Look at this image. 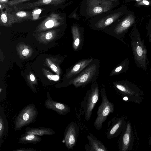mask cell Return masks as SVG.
<instances>
[{"label":"cell","mask_w":151,"mask_h":151,"mask_svg":"<svg viewBox=\"0 0 151 151\" xmlns=\"http://www.w3.org/2000/svg\"><path fill=\"white\" fill-rule=\"evenodd\" d=\"M52 34L51 32H47L45 35V38L46 39L49 40L52 37Z\"/></svg>","instance_id":"f546056e"},{"label":"cell","mask_w":151,"mask_h":151,"mask_svg":"<svg viewBox=\"0 0 151 151\" xmlns=\"http://www.w3.org/2000/svg\"><path fill=\"white\" fill-rule=\"evenodd\" d=\"M100 94L101 102L98 108L97 117L93 124L95 129L98 131L102 128L103 123L106 120L108 116L113 113L114 110L113 104L109 100L106 96L104 84L102 85Z\"/></svg>","instance_id":"277c9868"},{"label":"cell","mask_w":151,"mask_h":151,"mask_svg":"<svg viewBox=\"0 0 151 151\" xmlns=\"http://www.w3.org/2000/svg\"><path fill=\"white\" fill-rule=\"evenodd\" d=\"M88 142L85 146L86 151H107L106 148L99 140L92 134H88L87 136Z\"/></svg>","instance_id":"8fae6325"},{"label":"cell","mask_w":151,"mask_h":151,"mask_svg":"<svg viewBox=\"0 0 151 151\" xmlns=\"http://www.w3.org/2000/svg\"><path fill=\"white\" fill-rule=\"evenodd\" d=\"M51 69L55 72H57L58 70V68L57 67L53 64H52L50 66Z\"/></svg>","instance_id":"1f68e13d"},{"label":"cell","mask_w":151,"mask_h":151,"mask_svg":"<svg viewBox=\"0 0 151 151\" xmlns=\"http://www.w3.org/2000/svg\"><path fill=\"white\" fill-rule=\"evenodd\" d=\"M65 0H38L34 2L19 4L15 7L18 10L29 9L43 5H58Z\"/></svg>","instance_id":"9c48e42d"},{"label":"cell","mask_w":151,"mask_h":151,"mask_svg":"<svg viewBox=\"0 0 151 151\" xmlns=\"http://www.w3.org/2000/svg\"><path fill=\"white\" fill-rule=\"evenodd\" d=\"M129 58H127L113 69L109 76H111L126 72L129 68Z\"/></svg>","instance_id":"d6986e66"},{"label":"cell","mask_w":151,"mask_h":151,"mask_svg":"<svg viewBox=\"0 0 151 151\" xmlns=\"http://www.w3.org/2000/svg\"><path fill=\"white\" fill-rule=\"evenodd\" d=\"M99 85L95 82L92 83L90 88L87 91L83 100L80 104L79 113L84 116L86 121L90 120L92 111L99 100Z\"/></svg>","instance_id":"3957f363"},{"label":"cell","mask_w":151,"mask_h":151,"mask_svg":"<svg viewBox=\"0 0 151 151\" xmlns=\"http://www.w3.org/2000/svg\"><path fill=\"white\" fill-rule=\"evenodd\" d=\"M79 132L77 124L70 122L66 127L64 135V141L68 150H73L76 143Z\"/></svg>","instance_id":"52a82bcc"},{"label":"cell","mask_w":151,"mask_h":151,"mask_svg":"<svg viewBox=\"0 0 151 151\" xmlns=\"http://www.w3.org/2000/svg\"><path fill=\"white\" fill-rule=\"evenodd\" d=\"M8 5L6 3H1L0 4V9L1 11H2L4 8H5V11L10 12L12 10L11 8L9 7Z\"/></svg>","instance_id":"484cf974"},{"label":"cell","mask_w":151,"mask_h":151,"mask_svg":"<svg viewBox=\"0 0 151 151\" xmlns=\"http://www.w3.org/2000/svg\"><path fill=\"white\" fill-rule=\"evenodd\" d=\"M92 58L82 60L76 63L72 67L67 74V77L72 79L80 73L93 61Z\"/></svg>","instance_id":"7c38bea8"},{"label":"cell","mask_w":151,"mask_h":151,"mask_svg":"<svg viewBox=\"0 0 151 151\" xmlns=\"http://www.w3.org/2000/svg\"><path fill=\"white\" fill-rule=\"evenodd\" d=\"M30 0H10L6 3L9 6H15L19 4Z\"/></svg>","instance_id":"603a6c76"},{"label":"cell","mask_w":151,"mask_h":151,"mask_svg":"<svg viewBox=\"0 0 151 151\" xmlns=\"http://www.w3.org/2000/svg\"><path fill=\"white\" fill-rule=\"evenodd\" d=\"M0 21L1 24L6 26H10L14 23L13 15L7 11H1Z\"/></svg>","instance_id":"44dd1931"},{"label":"cell","mask_w":151,"mask_h":151,"mask_svg":"<svg viewBox=\"0 0 151 151\" xmlns=\"http://www.w3.org/2000/svg\"><path fill=\"white\" fill-rule=\"evenodd\" d=\"M29 53V50L27 48L24 49L22 52V53L24 56H27Z\"/></svg>","instance_id":"4dcf8cb0"},{"label":"cell","mask_w":151,"mask_h":151,"mask_svg":"<svg viewBox=\"0 0 151 151\" xmlns=\"http://www.w3.org/2000/svg\"><path fill=\"white\" fill-rule=\"evenodd\" d=\"M73 42V46L74 50H77L81 48L83 42V38L79 30L76 26H73L72 29Z\"/></svg>","instance_id":"e0dca14e"},{"label":"cell","mask_w":151,"mask_h":151,"mask_svg":"<svg viewBox=\"0 0 151 151\" xmlns=\"http://www.w3.org/2000/svg\"><path fill=\"white\" fill-rule=\"evenodd\" d=\"M42 140L40 136L25 133L21 135L19 141L21 144H35L41 142Z\"/></svg>","instance_id":"ac0fdd59"},{"label":"cell","mask_w":151,"mask_h":151,"mask_svg":"<svg viewBox=\"0 0 151 151\" xmlns=\"http://www.w3.org/2000/svg\"><path fill=\"white\" fill-rule=\"evenodd\" d=\"M99 60L98 59L94 60L78 76L70 79L68 85L72 84L77 88L83 87L89 83L96 82L99 72Z\"/></svg>","instance_id":"7a4b0ae2"},{"label":"cell","mask_w":151,"mask_h":151,"mask_svg":"<svg viewBox=\"0 0 151 151\" xmlns=\"http://www.w3.org/2000/svg\"><path fill=\"white\" fill-rule=\"evenodd\" d=\"M136 22V16L134 12L128 11L116 26L114 29L115 34L124 42L123 40L125 39L126 34Z\"/></svg>","instance_id":"8992f818"},{"label":"cell","mask_w":151,"mask_h":151,"mask_svg":"<svg viewBox=\"0 0 151 151\" xmlns=\"http://www.w3.org/2000/svg\"><path fill=\"white\" fill-rule=\"evenodd\" d=\"M8 0H0V2L3 3H7L8 1Z\"/></svg>","instance_id":"836d02e7"},{"label":"cell","mask_w":151,"mask_h":151,"mask_svg":"<svg viewBox=\"0 0 151 151\" xmlns=\"http://www.w3.org/2000/svg\"><path fill=\"white\" fill-rule=\"evenodd\" d=\"M25 133L42 136L44 135L54 134L55 132L52 129L49 127H40L34 128L28 127L26 128Z\"/></svg>","instance_id":"2e32d148"},{"label":"cell","mask_w":151,"mask_h":151,"mask_svg":"<svg viewBox=\"0 0 151 151\" xmlns=\"http://www.w3.org/2000/svg\"><path fill=\"white\" fill-rule=\"evenodd\" d=\"M35 106L32 103L24 107L20 111L14 122V129L18 131L33 122L38 115Z\"/></svg>","instance_id":"5b68a950"},{"label":"cell","mask_w":151,"mask_h":151,"mask_svg":"<svg viewBox=\"0 0 151 151\" xmlns=\"http://www.w3.org/2000/svg\"><path fill=\"white\" fill-rule=\"evenodd\" d=\"M62 18L57 14L52 13L43 21L40 25L46 28H51L59 25Z\"/></svg>","instance_id":"4fadbf2b"},{"label":"cell","mask_w":151,"mask_h":151,"mask_svg":"<svg viewBox=\"0 0 151 151\" xmlns=\"http://www.w3.org/2000/svg\"><path fill=\"white\" fill-rule=\"evenodd\" d=\"M12 14L13 16L14 23L22 22L25 21L32 19L33 14L31 12L19 11L18 12H13Z\"/></svg>","instance_id":"ffe728a7"},{"label":"cell","mask_w":151,"mask_h":151,"mask_svg":"<svg viewBox=\"0 0 151 151\" xmlns=\"http://www.w3.org/2000/svg\"><path fill=\"white\" fill-rule=\"evenodd\" d=\"M8 127L4 110L1 106L0 107V147L1 146L3 138L8 134Z\"/></svg>","instance_id":"9a60e30c"},{"label":"cell","mask_w":151,"mask_h":151,"mask_svg":"<svg viewBox=\"0 0 151 151\" xmlns=\"http://www.w3.org/2000/svg\"><path fill=\"white\" fill-rule=\"evenodd\" d=\"M128 12V11L126 7H122L118 12L99 22L97 25L98 27L102 28L110 25L119 18L124 15Z\"/></svg>","instance_id":"5bb4252c"},{"label":"cell","mask_w":151,"mask_h":151,"mask_svg":"<svg viewBox=\"0 0 151 151\" xmlns=\"http://www.w3.org/2000/svg\"><path fill=\"white\" fill-rule=\"evenodd\" d=\"M14 151H36L37 150L33 148H21L16 149Z\"/></svg>","instance_id":"4316f807"},{"label":"cell","mask_w":151,"mask_h":151,"mask_svg":"<svg viewBox=\"0 0 151 151\" xmlns=\"http://www.w3.org/2000/svg\"><path fill=\"white\" fill-rule=\"evenodd\" d=\"M47 77L50 79L53 80L55 81L58 80L59 78V76L57 75H48L47 76Z\"/></svg>","instance_id":"f1b7e54d"},{"label":"cell","mask_w":151,"mask_h":151,"mask_svg":"<svg viewBox=\"0 0 151 151\" xmlns=\"http://www.w3.org/2000/svg\"><path fill=\"white\" fill-rule=\"evenodd\" d=\"M30 80L32 81H34L35 80V78L34 75L32 74H31L30 76Z\"/></svg>","instance_id":"d6a6232c"},{"label":"cell","mask_w":151,"mask_h":151,"mask_svg":"<svg viewBox=\"0 0 151 151\" xmlns=\"http://www.w3.org/2000/svg\"><path fill=\"white\" fill-rule=\"evenodd\" d=\"M129 135L127 133H125L122 138V145H127L129 142Z\"/></svg>","instance_id":"cb8c5ba5"},{"label":"cell","mask_w":151,"mask_h":151,"mask_svg":"<svg viewBox=\"0 0 151 151\" xmlns=\"http://www.w3.org/2000/svg\"><path fill=\"white\" fill-rule=\"evenodd\" d=\"M122 120L116 117L113 118L108 123V128L106 135L108 139H111L117 137L119 134L121 128Z\"/></svg>","instance_id":"30bf717a"},{"label":"cell","mask_w":151,"mask_h":151,"mask_svg":"<svg viewBox=\"0 0 151 151\" xmlns=\"http://www.w3.org/2000/svg\"><path fill=\"white\" fill-rule=\"evenodd\" d=\"M141 0H125L126 2H128L132 1H138Z\"/></svg>","instance_id":"e575fe53"},{"label":"cell","mask_w":151,"mask_h":151,"mask_svg":"<svg viewBox=\"0 0 151 151\" xmlns=\"http://www.w3.org/2000/svg\"><path fill=\"white\" fill-rule=\"evenodd\" d=\"M47 98L45 102V106L47 109L52 110L58 114L64 116L70 111V107L67 104L53 100L48 93Z\"/></svg>","instance_id":"ba28073f"},{"label":"cell","mask_w":151,"mask_h":151,"mask_svg":"<svg viewBox=\"0 0 151 151\" xmlns=\"http://www.w3.org/2000/svg\"><path fill=\"white\" fill-rule=\"evenodd\" d=\"M102 11V9L101 7L96 6L93 9V12L95 13H99Z\"/></svg>","instance_id":"83f0119b"},{"label":"cell","mask_w":151,"mask_h":151,"mask_svg":"<svg viewBox=\"0 0 151 151\" xmlns=\"http://www.w3.org/2000/svg\"><path fill=\"white\" fill-rule=\"evenodd\" d=\"M134 6L137 7H139L143 6H151V0H142L139 1H136Z\"/></svg>","instance_id":"7402d4cb"},{"label":"cell","mask_w":151,"mask_h":151,"mask_svg":"<svg viewBox=\"0 0 151 151\" xmlns=\"http://www.w3.org/2000/svg\"><path fill=\"white\" fill-rule=\"evenodd\" d=\"M124 100L127 101L128 99V98L127 97H124L123 98Z\"/></svg>","instance_id":"d590c367"},{"label":"cell","mask_w":151,"mask_h":151,"mask_svg":"<svg viewBox=\"0 0 151 151\" xmlns=\"http://www.w3.org/2000/svg\"><path fill=\"white\" fill-rule=\"evenodd\" d=\"M129 36L134 63L137 67L147 71V66L149 65L147 49L145 45V40L141 39L136 23L132 27Z\"/></svg>","instance_id":"6da1fadb"},{"label":"cell","mask_w":151,"mask_h":151,"mask_svg":"<svg viewBox=\"0 0 151 151\" xmlns=\"http://www.w3.org/2000/svg\"><path fill=\"white\" fill-rule=\"evenodd\" d=\"M147 36L148 37L149 42L151 44V20L147 28Z\"/></svg>","instance_id":"d4e9b609"}]
</instances>
